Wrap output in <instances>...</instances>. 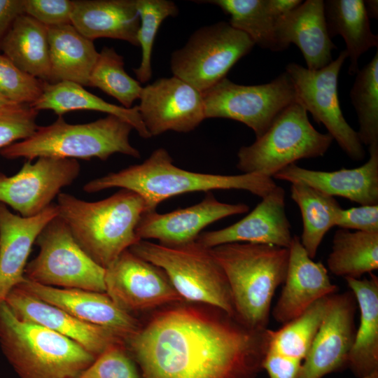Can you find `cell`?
Segmentation results:
<instances>
[{
	"label": "cell",
	"mask_w": 378,
	"mask_h": 378,
	"mask_svg": "<svg viewBox=\"0 0 378 378\" xmlns=\"http://www.w3.org/2000/svg\"><path fill=\"white\" fill-rule=\"evenodd\" d=\"M270 341L268 328L183 306L156 314L126 342L143 378H258Z\"/></svg>",
	"instance_id": "cell-1"
},
{
	"label": "cell",
	"mask_w": 378,
	"mask_h": 378,
	"mask_svg": "<svg viewBox=\"0 0 378 378\" xmlns=\"http://www.w3.org/2000/svg\"><path fill=\"white\" fill-rule=\"evenodd\" d=\"M276 186L272 178L258 173L221 175L185 170L174 164L166 149L159 148L142 163L94 178L83 189L88 193L113 188L132 190L144 200L146 212H151L162 202L188 192L235 189L262 198Z\"/></svg>",
	"instance_id": "cell-2"
},
{
	"label": "cell",
	"mask_w": 378,
	"mask_h": 378,
	"mask_svg": "<svg viewBox=\"0 0 378 378\" xmlns=\"http://www.w3.org/2000/svg\"><path fill=\"white\" fill-rule=\"evenodd\" d=\"M55 204L58 216L67 224L79 246L104 269L140 240L136 228L146 212V204L132 190L121 188L95 202L60 192Z\"/></svg>",
	"instance_id": "cell-3"
},
{
	"label": "cell",
	"mask_w": 378,
	"mask_h": 378,
	"mask_svg": "<svg viewBox=\"0 0 378 378\" xmlns=\"http://www.w3.org/2000/svg\"><path fill=\"white\" fill-rule=\"evenodd\" d=\"M209 251L227 280L236 319L251 330L267 329L272 298L286 278L289 249L235 242Z\"/></svg>",
	"instance_id": "cell-4"
},
{
	"label": "cell",
	"mask_w": 378,
	"mask_h": 378,
	"mask_svg": "<svg viewBox=\"0 0 378 378\" xmlns=\"http://www.w3.org/2000/svg\"><path fill=\"white\" fill-rule=\"evenodd\" d=\"M0 346L20 378H77L97 358L73 340L0 304Z\"/></svg>",
	"instance_id": "cell-5"
},
{
	"label": "cell",
	"mask_w": 378,
	"mask_h": 378,
	"mask_svg": "<svg viewBox=\"0 0 378 378\" xmlns=\"http://www.w3.org/2000/svg\"><path fill=\"white\" fill-rule=\"evenodd\" d=\"M132 130L112 115L83 124H69L58 116L52 124L38 126L30 137L2 148L0 155L8 160L30 161L39 157L106 161L115 153L139 158V150L130 141Z\"/></svg>",
	"instance_id": "cell-6"
},
{
	"label": "cell",
	"mask_w": 378,
	"mask_h": 378,
	"mask_svg": "<svg viewBox=\"0 0 378 378\" xmlns=\"http://www.w3.org/2000/svg\"><path fill=\"white\" fill-rule=\"evenodd\" d=\"M129 249L161 268L183 300L218 308L236 318L227 280L209 248L196 241L167 246L139 240Z\"/></svg>",
	"instance_id": "cell-7"
},
{
	"label": "cell",
	"mask_w": 378,
	"mask_h": 378,
	"mask_svg": "<svg viewBox=\"0 0 378 378\" xmlns=\"http://www.w3.org/2000/svg\"><path fill=\"white\" fill-rule=\"evenodd\" d=\"M332 141L328 133L314 127L307 111L296 101L283 109L252 144L239 148L236 167L243 174L272 178L300 160L323 156Z\"/></svg>",
	"instance_id": "cell-8"
},
{
	"label": "cell",
	"mask_w": 378,
	"mask_h": 378,
	"mask_svg": "<svg viewBox=\"0 0 378 378\" xmlns=\"http://www.w3.org/2000/svg\"><path fill=\"white\" fill-rule=\"evenodd\" d=\"M38 254L27 262L24 278L48 286L105 293V269L79 246L58 215L38 235Z\"/></svg>",
	"instance_id": "cell-9"
},
{
	"label": "cell",
	"mask_w": 378,
	"mask_h": 378,
	"mask_svg": "<svg viewBox=\"0 0 378 378\" xmlns=\"http://www.w3.org/2000/svg\"><path fill=\"white\" fill-rule=\"evenodd\" d=\"M254 46L248 35L228 22L203 26L172 53L171 71L173 76L202 93L226 78L231 68Z\"/></svg>",
	"instance_id": "cell-10"
},
{
	"label": "cell",
	"mask_w": 378,
	"mask_h": 378,
	"mask_svg": "<svg viewBox=\"0 0 378 378\" xmlns=\"http://www.w3.org/2000/svg\"><path fill=\"white\" fill-rule=\"evenodd\" d=\"M207 118H227L244 123L260 137L275 117L296 102L293 84L284 71L270 83L244 85L225 78L202 92Z\"/></svg>",
	"instance_id": "cell-11"
},
{
	"label": "cell",
	"mask_w": 378,
	"mask_h": 378,
	"mask_svg": "<svg viewBox=\"0 0 378 378\" xmlns=\"http://www.w3.org/2000/svg\"><path fill=\"white\" fill-rule=\"evenodd\" d=\"M348 57L345 50L337 58L318 70H309L291 62L286 72L293 84L296 101L309 112L318 124L354 161L363 160L365 151L358 133L346 121L340 107L337 83L340 69Z\"/></svg>",
	"instance_id": "cell-12"
},
{
	"label": "cell",
	"mask_w": 378,
	"mask_h": 378,
	"mask_svg": "<svg viewBox=\"0 0 378 378\" xmlns=\"http://www.w3.org/2000/svg\"><path fill=\"white\" fill-rule=\"evenodd\" d=\"M80 172L76 159L39 157L34 162L27 160L15 175L0 172V202L21 216H34L53 204L61 190L71 185Z\"/></svg>",
	"instance_id": "cell-13"
},
{
	"label": "cell",
	"mask_w": 378,
	"mask_h": 378,
	"mask_svg": "<svg viewBox=\"0 0 378 378\" xmlns=\"http://www.w3.org/2000/svg\"><path fill=\"white\" fill-rule=\"evenodd\" d=\"M104 282L105 293L130 314L183 300L161 268L130 249L105 269Z\"/></svg>",
	"instance_id": "cell-14"
},
{
	"label": "cell",
	"mask_w": 378,
	"mask_h": 378,
	"mask_svg": "<svg viewBox=\"0 0 378 378\" xmlns=\"http://www.w3.org/2000/svg\"><path fill=\"white\" fill-rule=\"evenodd\" d=\"M139 101V113L151 137L190 132L206 119L202 93L174 76L143 87Z\"/></svg>",
	"instance_id": "cell-15"
},
{
	"label": "cell",
	"mask_w": 378,
	"mask_h": 378,
	"mask_svg": "<svg viewBox=\"0 0 378 378\" xmlns=\"http://www.w3.org/2000/svg\"><path fill=\"white\" fill-rule=\"evenodd\" d=\"M351 291L332 294L326 314L296 378H323L347 365L356 329Z\"/></svg>",
	"instance_id": "cell-16"
},
{
	"label": "cell",
	"mask_w": 378,
	"mask_h": 378,
	"mask_svg": "<svg viewBox=\"0 0 378 378\" xmlns=\"http://www.w3.org/2000/svg\"><path fill=\"white\" fill-rule=\"evenodd\" d=\"M4 302L19 319L56 332L96 358L112 346L125 345V340L112 330L80 321L19 286L9 292Z\"/></svg>",
	"instance_id": "cell-17"
},
{
	"label": "cell",
	"mask_w": 378,
	"mask_h": 378,
	"mask_svg": "<svg viewBox=\"0 0 378 378\" xmlns=\"http://www.w3.org/2000/svg\"><path fill=\"white\" fill-rule=\"evenodd\" d=\"M243 203L227 204L218 201L208 192L204 199L192 206L160 214L145 212L136 228L140 240L154 239L167 246H178L196 241L201 231L222 218L247 212Z\"/></svg>",
	"instance_id": "cell-18"
},
{
	"label": "cell",
	"mask_w": 378,
	"mask_h": 378,
	"mask_svg": "<svg viewBox=\"0 0 378 378\" xmlns=\"http://www.w3.org/2000/svg\"><path fill=\"white\" fill-rule=\"evenodd\" d=\"M285 200L284 189L276 186L244 218L226 227L200 233L195 241L206 248L235 242L288 248L293 236Z\"/></svg>",
	"instance_id": "cell-19"
},
{
	"label": "cell",
	"mask_w": 378,
	"mask_h": 378,
	"mask_svg": "<svg viewBox=\"0 0 378 378\" xmlns=\"http://www.w3.org/2000/svg\"><path fill=\"white\" fill-rule=\"evenodd\" d=\"M285 280L272 314L276 321L285 324L306 311L318 300L336 293L337 286L330 279L328 270L314 262L301 244L293 237Z\"/></svg>",
	"instance_id": "cell-20"
},
{
	"label": "cell",
	"mask_w": 378,
	"mask_h": 378,
	"mask_svg": "<svg viewBox=\"0 0 378 378\" xmlns=\"http://www.w3.org/2000/svg\"><path fill=\"white\" fill-rule=\"evenodd\" d=\"M17 286L80 321L112 330L125 342L141 327L137 319L117 307L106 293L48 286L25 278Z\"/></svg>",
	"instance_id": "cell-21"
},
{
	"label": "cell",
	"mask_w": 378,
	"mask_h": 378,
	"mask_svg": "<svg viewBox=\"0 0 378 378\" xmlns=\"http://www.w3.org/2000/svg\"><path fill=\"white\" fill-rule=\"evenodd\" d=\"M370 158L361 166L335 171H317L291 164L276 174L278 180L307 184L330 196L360 205L378 204V144L368 148Z\"/></svg>",
	"instance_id": "cell-22"
},
{
	"label": "cell",
	"mask_w": 378,
	"mask_h": 378,
	"mask_svg": "<svg viewBox=\"0 0 378 378\" xmlns=\"http://www.w3.org/2000/svg\"><path fill=\"white\" fill-rule=\"evenodd\" d=\"M57 215L56 204L34 216L23 217L0 202V304L24 281L33 244L46 225Z\"/></svg>",
	"instance_id": "cell-23"
},
{
	"label": "cell",
	"mask_w": 378,
	"mask_h": 378,
	"mask_svg": "<svg viewBox=\"0 0 378 378\" xmlns=\"http://www.w3.org/2000/svg\"><path fill=\"white\" fill-rule=\"evenodd\" d=\"M276 34L279 51L294 43L309 70L320 69L332 61V51L337 47L328 31L323 0H307L279 17Z\"/></svg>",
	"instance_id": "cell-24"
},
{
	"label": "cell",
	"mask_w": 378,
	"mask_h": 378,
	"mask_svg": "<svg viewBox=\"0 0 378 378\" xmlns=\"http://www.w3.org/2000/svg\"><path fill=\"white\" fill-rule=\"evenodd\" d=\"M71 22L91 41L109 38L139 46L136 0H74Z\"/></svg>",
	"instance_id": "cell-25"
},
{
	"label": "cell",
	"mask_w": 378,
	"mask_h": 378,
	"mask_svg": "<svg viewBox=\"0 0 378 378\" xmlns=\"http://www.w3.org/2000/svg\"><path fill=\"white\" fill-rule=\"evenodd\" d=\"M354 293L360 312L347 365L358 378L378 371V277L344 279Z\"/></svg>",
	"instance_id": "cell-26"
},
{
	"label": "cell",
	"mask_w": 378,
	"mask_h": 378,
	"mask_svg": "<svg viewBox=\"0 0 378 378\" xmlns=\"http://www.w3.org/2000/svg\"><path fill=\"white\" fill-rule=\"evenodd\" d=\"M51 69L50 83L72 82L89 86V79L99 52L93 41L71 24L48 27Z\"/></svg>",
	"instance_id": "cell-27"
},
{
	"label": "cell",
	"mask_w": 378,
	"mask_h": 378,
	"mask_svg": "<svg viewBox=\"0 0 378 378\" xmlns=\"http://www.w3.org/2000/svg\"><path fill=\"white\" fill-rule=\"evenodd\" d=\"M3 55L29 75L50 83L48 27L26 15H19L0 42Z\"/></svg>",
	"instance_id": "cell-28"
},
{
	"label": "cell",
	"mask_w": 378,
	"mask_h": 378,
	"mask_svg": "<svg viewBox=\"0 0 378 378\" xmlns=\"http://www.w3.org/2000/svg\"><path fill=\"white\" fill-rule=\"evenodd\" d=\"M30 106L38 111H52L58 116L78 110L105 113L129 123L141 138L151 137L141 120L137 105L127 108L108 103L75 83L68 81L45 83L42 94Z\"/></svg>",
	"instance_id": "cell-29"
},
{
	"label": "cell",
	"mask_w": 378,
	"mask_h": 378,
	"mask_svg": "<svg viewBox=\"0 0 378 378\" xmlns=\"http://www.w3.org/2000/svg\"><path fill=\"white\" fill-rule=\"evenodd\" d=\"M324 12L330 38L341 35L350 58L349 74H356L361 55L378 46V36L370 29L369 17L362 0H327Z\"/></svg>",
	"instance_id": "cell-30"
},
{
	"label": "cell",
	"mask_w": 378,
	"mask_h": 378,
	"mask_svg": "<svg viewBox=\"0 0 378 378\" xmlns=\"http://www.w3.org/2000/svg\"><path fill=\"white\" fill-rule=\"evenodd\" d=\"M290 197L298 204L302 216L301 244L314 259L324 236L336 226L342 208L334 197L302 183H291Z\"/></svg>",
	"instance_id": "cell-31"
},
{
	"label": "cell",
	"mask_w": 378,
	"mask_h": 378,
	"mask_svg": "<svg viewBox=\"0 0 378 378\" xmlns=\"http://www.w3.org/2000/svg\"><path fill=\"white\" fill-rule=\"evenodd\" d=\"M327 266L332 274L344 279H360L377 270L378 233L338 229L332 238Z\"/></svg>",
	"instance_id": "cell-32"
},
{
	"label": "cell",
	"mask_w": 378,
	"mask_h": 378,
	"mask_svg": "<svg viewBox=\"0 0 378 378\" xmlns=\"http://www.w3.org/2000/svg\"><path fill=\"white\" fill-rule=\"evenodd\" d=\"M200 3L219 7L230 16L228 23L264 49L278 52L276 24L281 15L272 0H209Z\"/></svg>",
	"instance_id": "cell-33"
},
{
	"label": "cell",
	"mask_w": 378,
	"mask_h": 378,
	"mask_svg": "<svg viewBox=\"0 0 378 378\" xmlns=\"http://www.w3.org/2000/svg\"><path fill=\"white\" fill-rule=\"evenodd\" d=\"M330 296L318 300L278 330H270L269 349L302 362L326 314Z\"/></svg>",
	"instance_id": "cell-34"
},
{
	"label": "cell",
	"mask_w": 378,
	"mask_h": 378,
	"mask_svg": "<svg viewBox=\"0 0 378 378\" xmlns=\"http://www.w3.org/2000/svg\"><path fill=\"white\" fill-rule=\"evenodd\" d=\"M123 57L113 47L104 46L99 52L89 79V86L97 88L130 108L139 99L143 87L124 69Z\"/></svg>",
	"instance_id": "cell-35"
},
{
	"label": "cell",
	"mask_w": 378,
	"mask_h": 378,
	"mask_svg": "<svg viewBox=\"0 0 378 378\" xmlns=\"http://www.w3.org/2000/svg\"><path fill=\"white\" fill-rule=\"evenodd\" d=\"M356 111L362 144H378V51L372 60L356 73L350 91Z\"/></svg>",
	"instance_id": "cell-36"
},
{
	"label": "cell",
	"mask_w": 378,
	"mask_h": 378,
	"mask_svg": "<svg viewBox=\"0 0 378 378\" xmlns=\"http://www.w3.org/2000/svg\"><path fill=\"white\" fill-rule=\"evenodd\" d=\"M136 6L140 20L136 38L141 59L134 72L137 80L144 83L152 77V50L158 29L167 18L178 15V8L169 0H136Z\"/></svg>",
	"instance_id": "cell-37"
},
{
	"label": "cell",
	"mask_w": 378,
	"mask_h": 378,
	"mask_svg": "<svg viewBox=\"0 0 378 378\" xmlns=\"http://www.w3.org/2000/svg\"><path fill=\"white\" fill-rule=\"evenodd\" d=\"M44 83L0 55V94L11 102L33 104L42 94Z\"/></svg>",
	"instance_id": "cell-38"
},
{
	"label": "cell",
	"mask_w": 378,
	"mask_h": 378,
	"mask_svg": "<svg viewBox=\"0 0 378 378\" xmlns=\"http://www.w3.org/2000/svg\"><path fill=\"white\" fill-rule=\"evenodd\" d=\"M38 111L26 104L12 103L0 108V150L30 137L38 125Z\"/></svg>",
	"instance_id": "cell-39"
},
{
	"label": "cell",
	"mask_w": 378,
	"mask_h": 378,
	"mask_svg": "<svg viewBox=\"0 0 378 378\" xmlns=\"http://www.w3.org/2000/svg\"><path fill=\"white\" fill-rule=\"evenodd\" d=\"M77 378H140L125 349L112 346L99 355Z\"/></svg>",
	"instance_id": "cell-40"
},
{
	"label": "cell",
	"mask_w": 378,
	"mask_h": 378,
	"mask_svg": "<svg viewBox=\"0 0 378 378\" xmlns=\"http://www.w3.org/2000/svg\"><path fill=\"white\" fill-rule=\"evenodd\" d=\"M24 13L47 27L71 24V0H23Z\"/></svg>",
	"instance_id": "cell-41"
},
{
	"label": "cell",
	"mask_w": 378,
	"mask_h": 378,
	"mask_svg": "<svg viewBox=\"0 0 378 378\" xmlns=\"http://www.w3.org/2000/svg\"><path fill=\"white\" fill-rule=\"evenodd\" d=\"M336 226L346 230L378 233V204L342 209L337 218Z\"/></svg>",
	"instance_id": "cell-42"
},
{
	"label": "cell",
	"mask_w": 378,
	"mask_h": 378,
	"mask_svg": "<svg viewBox=\"0 0 378 378\" xmlns=\"http://www.w3.org/2000/svg\"><path fill=\"white\" fill-rule=\"evenodd\" d=\"M302 361L268 349L262 364L270 378H296Z\"/></svg>",
	"instance_id": "cell-43"
},
{
	"label": "cell",
	"mask_w": 378,
	"mask_h": 378,
	"mask_svg": "<svg viewBox=\"0 0 378 378\" xmlns=\"http://www.w3.org/2000/svg\"><path fill=\"white\" fill-rule=\"evenodd\" d=\"M22 14H24L23 0H0V42Z\"/></svg>",
	"instance_id": "cell-44"
},
{
	"label": "cell",
	"mask_w": 378,
	"mask_h": 378,
	"mask_svg": "<svg viewBox=\"0 0 378 378\" xmlns=\"http://www.w3.org/2000/svg\"><path fill=\"white\" fill-rule=\"evenodd\" d=\"M367 14L369 18L377 19L378 1L377 0L363 1Z\"/></svg>",
	"instance_id": "cell-45"
},
{
	"label": "cell",
	"mask_w": 378,
	"mask_h": 378,
	"mask_svg": "<svg viewBox=\"0 0 378 378\" xmlns=\"http://www.w3.org/2000/svg\"><path fill=\"white\" fill-rule=\"evenodd\" d=\"M12 103L13 102H11L10 100L0 94V108Z\"/></svg>",
	"instance_id": "cell-46"
},
{
	"label": "cell",
	"mask_w": 378,
	"mask_h": 378,
	"mask_svg": "<svg viewBox=\"0 0 378 378\" xmlns=\"http://www.w3.org/2000/svg\"><path fill=\"white\" fill-rule=\"evenodd\" d=\"M363 378H378V371H375L372 373H371L370 374L366 376V377H364Z\"/></svg>",
	"instance_id": "cell-47"
}]
</instances>
